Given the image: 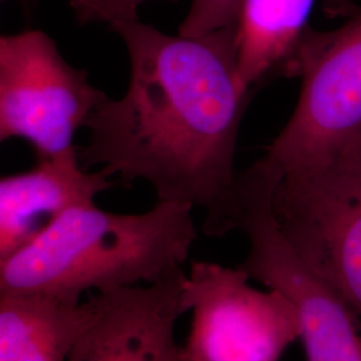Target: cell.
Instances as JSON below:
<instances>
[{
	"label": "cell",
	"instance_id": "cell-1",
	"mask_svg": "<svg viewBox=\"0 0 361 361\" xmlns=\"http://www.w3.org/2000/svg\"><path fill=\"white\" fill-rule=\"evenodd\" d=\"M111 30L129 52V87L91 114L80 166H102L126 186L145 180L157 202L201 209L209 237L238 231L234 157L253 91L240 73L238 25L202 37L141 20Z\"/></svg>",
	"mask_w": 361,
	"mask_h": 361
},
{
	"label": "cell",
	"instance_id": "cell-2",
	"mask_svg": "<svg viewBox=\"0 0 361 361\" xmlns=\"http://www.w3.org/2000/svg\"><path fill=\"white\" fill-rule=\"evenodd\" d=\"M198 237L193 207L157 202L138 214L74 207L0 261V293H42L70 304L87 292L157 284L183 269Z\"/></svg>",
	"mask_w": 361,
	"mask_h": 361
},
{
	"label": "cell",
	"instance_id": "cell-3",
	"mask_svg": "<svg viewBox=\"0 0 361 361\" xmlns=\"http://www.w3.org/2000/svg\"><path fill=\"white\" fill-rule=\"evenodd\" d=\"M271 209L289 245L361 319V134L281 173Z\"/></svg>",
	"mask_w": 361,
	"mask_h": 361
},
{
	"label": "cell",
	"instance_id": "cell-4",
	"mask_svg": "<svg viewBox=\"0 0 361 361\" xmlns=\"http://www.w3.org/2000/svg\"><path fill=\"white\" fill-rule=\"evenodd\" d=\"M281 170L264 155L238 174L241 216L249 250L238 265L250 280L277 289L296 307L307 361H361V319L300 258L271 209Z\"/></svg>",
	"mask_w": 361,
	"mask_h": 361
},
{
	"label": "cell",
	"instance_id": "cell-5",
	"mask_svg": "<svg viewBox=\"0 0 361 361\" xmlns=\"http://www.w3.org/2000/svg\"><path fill=\"white\" fill-rule=\"evenodd\" d=\"M107 99L40 30L0 38V140L22 138L38 159L77 149L74 137Z\"/></svg>",
	"mask_w": 361,
	"mask_h": 361
},
{
	"label": "cell",
	"instance_id": "cell-6",
	"mask_svg": "<svg viewBox=\"0 0 361 361\" xmlns=\"http://www.w3.org/2000/svg\"><path fill=\"white\" fill-rule=\"evenodd\" d=\"M284 77L302 78L301 92L265 155L289 173L322 161L361 134V11L335 31L310 28Z\"/></svg>",
	"mask_w": 361,
	"mask_h": 361
},
{
	"label": "cell",
	"instance_id": "cell-7",
	"mask_svg": "<svg viewBox=\"0 0 361 361\" xmlns=\"http://www.w3.org/2000/svg\"><path fill=\"white\" fill-rule=\"evenodd\" d=\"M240 267L193 261L185 277L192 310L185 361H279L301 338L293 302L277 289L259 290Z\"/></svg>",
	"mask_w": 361,
	"mask_h": 361
},
{
	"label": "cell",
	"instance_id": "cell-8",
	"mask_svg": "<svg viewBox=\"0 0 361 361\" xmlns=\"http://www.w3.org/2000/svg\"><path fill=\"white\" fill-rule=\"evenodd\" d=\"M182 271L157 284L90 296L95 314L67 361H185L176 326L189 310Z\"/></svg>",
	"mask_w": 361,
	"mask_h": 361
},
{
	"label": "cell",
	"instance_id": "cell-9",
	"mask_svg": "<svg viewBox=\"0 0 361 361\" xmlns=\"http://www.w3.org/2000/svg\"><path fill=\"white\" fill-rule=\"evenodd\" d=\"M116 182L104 169L80 166L78 150L38 159L27 171L0 180V261L31 244L66 212L95 205Z\"/></svg>",
	"mask_w": 361,
	"mask_h": 361
},
{
	"label": "cell",
	"instance_id": "cell-10",
	"mask_svg": "<svg viewBox=\"0 0 361 361\" xmlns=\"http://www.w3.org/2000/svg\"><path fill=\"white\" fill-rule=\"evenodd\" d=\"M95 314L42 293H0V361H67Z\"/></svg>",
	"mask_w": 361,
	"mask_h": 361
},
{
	"label": "cell",
	"instance_id": "cell-11",
	"mask_svg": "<svg viewBox=\"0 0 361 361\" xmlns=\"http://www.w3.org/2000/svg\"><path fill=\"white\" fill-rule=\"evenodd\" d=\"M316 0H245L238 22V66L247 87L285 68L310 30ZM331 13L353 16L360 10L350 0H331Z\"/></svg>",
	"mask_w": 361,
	"mask_h": 361
},
{
	"label": "cell",
	"instance_id": "cell-12",
	"mask_svg": "<svg viewBox=\"0 0 361 361\" xmlns=\"http://www.w3.org/2000/svg\"><path fill=\"white\" fill-rule=\"evenodd\" d=\"M245 0H192L178 27L183 37H202L226 27L237 26Z\"/></svg>",
	"mask_w": 361,
	"mask_h": 361
},
{
	"label": "cell",
	"instance_id": "cell-13",
	"mask_svg": "<svg viewBox=\"0 0 361 361\" xmlns=\"http://www.w3.org/2000/svg\"><path fill=\"white\" fill-rule=\"evenodd\" d=\"M153 0H68L78 23H104L114 27L140 20V7ZM177 3L178 0H165Z\"/></svg>",
	"mask_w": 361,
	"mask_h": 361
}]
</instances>
